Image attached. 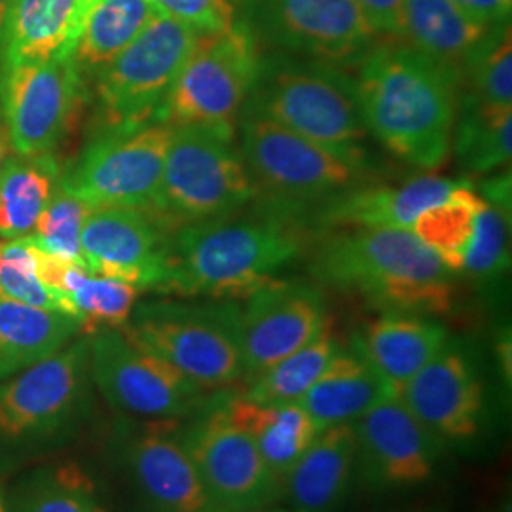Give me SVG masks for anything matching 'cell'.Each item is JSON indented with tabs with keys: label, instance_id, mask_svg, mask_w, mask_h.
<instances>
[{
	"label": "cell",
	"instance_id": "obj_1",
	"mask_svg": "<svg viewBox=\"0 0 512 512\" xmlns=\"http://www.w3.org/2000/svg\"><path fill=\"white\" fill-rule=\"evenodd\" d=\"M355 90L366 129L393 156L425 171L452 156L461 76L410 42H374L357 61Z\"/></svg>",
	"mask_w": 512,
	"mask_h": 512
},
{
	"label": "cell",
	"instance_id": "obj_2",
	"mask_svg": "<svg viewBox=\"0 0 512 512\" xmlns=\"http://www.w3.org/2000/svg\"><path fill=\"white\" fill-rule=\"evenodd\" d=\"M308 226L266 202L249 217H222L179 226L169 236L158 293L239 300L275 279L306 249Z\"/></svg>",
	"mask_w": 512,
	"mask_h": 512
},
{
	"label": "cell",
	"instance_id": "obj_3",
	"mask_svg": "<svg viewBox=\"0 0 512 512\" xmlns=\"http://www.w3.org/2000/svg\"><path fill=\"white\" fill-rule=\"evenodd\" d=\"M321 285L359 294L382 310L444 315L454 306L452 272L410 230H336L311 258Z\"/></svg>",
	"mask_w": 512,
	"mask_h": 512
},
{
	"label": "cell",
	"instance_id": "obj_4",
	"mask_svg": "<svg viewBox=\"0 0 512 512\" xmlns=\"http://www.w3.org/2000/svg\"><path fill=\"white\" fill-rule=\"evenodd\" d=\"M283 128L357 162H366L368 129L355 80L340 65L287 55L262 57L245 105Z\"/></svg>",
	"mask_w": 512,
	"mask_h": 512
},
{
	"label": "cell",
	"instance_id": "obj_5",
	"mask_svg": "<svg viewBox=\"0 0 512 512\" xmlns=\"http://www.w3.org/2000/svg\"><path fill=\"white\" fill-rule=\"evenodd\" d=\"M120 330L203 391L245 380L238 302H145Z\"/></svg>",
	"mask_w": 512,
	"mask_h": 512
},
{
	"label": "cell",
	"instance_id": "obj_6",
	"mask_svg": "<svg viewBox=\"0 0 512 512\" xmlns=\"http://www.w3.org/2000/svg\"><path fill=\"white\" fill-rule=\"evenodd\" d=\"M234 131L202 124L173 128L152 211L165 228L230 217L258 198Z\"/></svg>",
	"mask_w": 512,
	"mask_h": 512
},
{
	"label": "cell",
	"instance_id": "obj_7",
	"mask_svg": "<svg viewBox=\"0 0 512 512\" xmlns=\"http://www.w3.org/2000/svg\"><path fill=\"white\" fill-rule=\"evenodd\" d=\"M239 152L258 194L300 219L311 207L370 179L368 162L340 156L249 110L239 116Z\"/></svg>",
	"mask_w": 512,
	"mask_h": 512
},
{
	"label": "cell",
	"instance_id": "obj_8",
	"mask_svg": "<svg viewBox=\"0 0 512 512\" xmlns=\"http://www.w3.org/2000/svg\"><path fill=\"white\" fill-rule=\"evenodd\" d=\"M262 54L251 31L236 21L224 33L198 35L160 120L177 126H228L245 109L255 88Z\"/></svg>",
	"mask_w": 512,
	"mask_h": 512
},
{
	"label": "cell",
	"instance_id": "obj_9",
	"mask_svg": "<svg viewBox=\"0 0 512 512\" xmlns=\"http://www.w3.org/2000/svg\"><path fill=\"white\" fill-rule=\"evenodd\" d=\"M173 128L160 120L116 126L90 143L59 186L92 209H139L152 215Z\"/></svg>",
	"mask_w": 512,
	"mask_h": 512
},
{
	"label": "cell",
	"instance_id": "obj_10",
	"mask_svg": "<svg viewBox=\"0 0 512 512\" xmlns=\"http://www.w3.org/2000/svg\"><path fill=\"white\" fill-rule=\"evenodd\" d=\"M196 37L190 27L158 14L126 50L105 65L97 73L105 128L160 120Z\"/></svg>",
	"mask_w": 512,
	"mask_h": 512
},
{
	"label": "cell",
	"instance_id": "obj_11",
	"mask_svg": "<svg viewBox=\"0 0 512 512\" xmlns=\"http://www.w3.org/2000/svg\"><path fill=\"white\" fill-rule=\"evenodd\" d=\"M183 440L213 509L256 511L285 497L283 482L272 473L251 437L226 416L215 395L184 427Z\"/></svg>",
	"mask_w": 512,
	"mask_h": 512
},
{
	"label": "cell",
	"instance_id": "obj_12",
	"mask_svg": "<svg viewBox=\"0 0 512 512\" xmlns=\"http://www.w3.org/2000/svg\"><path fill=\"white\" fill-rule=\"evenodd\" d=\"M256 42L334 65L357 63L376 42L355 0H239Z\"/></svg>",
	"mask_w": 512,
	"mask_h": 512
},
{
	"label": "cell",
	"instance_id": "obj_13",
	"mask_svg": "<svg viewBox=\"0 0 512 512\" xmlns=\"http://www.w3.org/2000/svg\"><path fill=\"white\" fill-rule=\"evenodd\" d=\"M90 372L110 406L141 420L190 418L207 403L202 387L131 344L122 330L90 336Z\"/></svg>",
	"mask_w": 512,
	"mask_h": 512
},
{
	"label": "cell",
	"instance_id": "obj_14",
	"mask_svg": "<svg viewBox=\"0 0 512 512\" xmlns=\"http://www.w3.org/2000/svg\"><path fill=\"white\" fill-rule=\"evenodd\" d=\"M73 55L6 65L0 101L10 147L18 156L52 154L73 128L84 99Z\"/></svg>",
	"mask_w": 512,
	"mask_h": 512
},
{
	"label": "cell",
	"instance_id": "obj_15",
	"mask_svg": "<svg viewBox=\"0 0 512 512\" xmlns=\"http://www.w3.org/2000/svg\"><path fill=\"white\" fill-rule=\"evenodd\" d=\"M90 372V336L0 384V437L31 440L59 431L82 406Z\"/></svg>",
	"mask_w": 512,
	"mask_h": 512
},
{
	"label": "cell",
	"instance_id": "obj_16",
	"mask_svg": "<svg viewBox=\"0 0 512 512\" xmlns=\"http://www.w3.org/2000/svg\"><path fill=\"white\" fill-rule=\"evenodd\" d=\"M357 475L376 492H397L429 482L444 452L399 397H387L353 423Z\"/></svg>",
	"mask_w": 512,
	"mask_h": 512
},
{
	"label": "cell",
	"instance_id": "obj_17",
	"mask_svg": "<svg viewBox=\"0 0 512 512\" xmlns=\"http://www.w3.org/2000/svg\"><path fill=\"white\" fill-rule=\"evenodd\" d=\"M239 306L245 380L310 344L329 325L319 287L304 281L272 279Z\"/></svg>",
	"mask_w": 512,
	"mask_h": 512
},
{
	"label": "cell",
	"instance_id": "obj_18",
	"mask_svg": "<svg viewBox=\"0 0 512 512\" xmlns=\"http://www.w3.org/2000/svg\"><path fill=\"white\" fill-rule=\"evenodd\" d=\"M397 397L444 446L467 444L480 435L484 385L459 340H448Z\"/></svg>",
	"mask_w": 512,
	"mask_h": 512
},
{
	"label": "cell",
	"instance_id": "obj_19",
	"mask_svg": "<svg viewBox=\"0 0 512 512\" xmlns=\"http://www.w3.org/2000/svg\"><path fill=\"white\" fill-rule=\"evenodd\" d=\"M167 228L139 209H93L80 234L82 256L92 274L158 291L167 256Z\"/></svg>",
	"mask_w": 512,
	"mask_h": 512
},
{
	"label": "cell",
	"instance_id": "obj_20",
	"mask_svg": "<svg viewBox=\"0 0 512 512\" xmlns=\"http://www.w3.org/2000/svg\"><path fill=\"white\" fill-rule=\"evenodd\" d=\"M129 475L156 512H205L213 505L183 440L179 420H145L124 446Z\"/></svg>",
	"mask_w": 512,
	"mask_h": 512
},
{
	"label": "cell",
	"instance_id": "obj_21",
	"mask_svg": "<svg viewBox=\"0 0 512 512\" xmlns=\"http://www.w3.org/2000/svg\"><path fill=\"white\" fill-rule=\"evenodd\" d=\"M459 181L435 175L401 184L363 183L315 205L304 213L306 226L317 230L399 228L410 230L421 211L446 200Z\"/></svg>",
	"mask_w": 512,
	"mask_h": 512
},
{
	"label": "cell",
	"instance_id": "obj_22",
	"mask_svg": "<svg viewBox=\"0 0 512 512\" xmlns=\"http://www.w3.org/2000/svg\"><path fill=\"white\" fill-rule=\"evenodd\" d=\"M448 340L446 327L431 315L385 310L353 336L351 348L376 370L393 395H399Z\"/></svg>",
	"mask_w": 512,
	"mask_h": 512
},
{
	"label": "cell",
	"instance_id": "obj_23",
	"mask_svg": "<svg viewBox=\"0 0 512 512\" xmlns=\"http://www.w3.org/2000/svg\"><path fill=\"white\" fill-rule=\"evenodd\" d=\"M357 476L353 423L321 431L285 478L294 512H344Z\"/></svg>",
	"mask_w": 512,
	"mask_h": 512
},
{
	"label": "cell",
	"instance_id": "obj_24",
	"mask_svg": "<svg viewBox=\"0 0 512 512\" xmlns=\"http://www.w3.org/2000/svg\"><path fill=\"white\" fill-rule=\"evenodd\" d=\"M99 0H12L2 29L6 65L73 55Z\"/></svg>",
	"mask_w": 512,
	"mask_h": 512
},
{
	"label": "cell",
	"instance_id": "obj_25",
	"mask_svg": "<svg viewBox=\"0 0 512 512\" xmlns=\"http://www.w3.org/2000/svg\"><path fill=\"white\" fill-rule=\"evenodd\" d=\"M215 401L251 437L281 482L319 435L315 423L298 404H260L232 391H219Z\"/></svg>",
	"mask_w": 512,
	"mask_h": 512
},
{
	"label": "cell",
	"instance_id": "obj_26",
	"mask_svg": "<svg viewBox=\"0 0 512 512\" xmlns=\"http://www.w3.org/2000/svg\"><path fill=\"white\" fill-rule=\"evenodd\" d=\"M391 393L376 370L355 349H340L298 406L321 431L355 423Z\"/></svg>",
	"mask_w": 512,
	"mask_h": 512
},
{
	"label": "cell",
	"instance_id": "obj_27",
	"mask_svg": "<svg viewBox=\"0 0 512 512\" xmlns=\"http://www.w3.org/2000/svg\"><path fill=\"white\" fill-rule=\"evenodd\" d=\"M80 334L82 323L73 315L0 294V380L52 357Z\"/></svg>",
	"mask_w": 512,
	"mask_h": 512
},
{
	"label": "cell",
	"instance_id": "obj_28",
	"mask_svg": "<svg viewBox=\"0 0 512 512\" xmlns=\"http://www.w3.org/2000/svg\"><path fill=\"white\" fill-rule=\"evenodd\" d=\"M492 27L465 16L452 0H404L403 38L459 76Z\"/></svg>",
	"mask_w": 512,
	"mask_h": 512
},
{
	"label": "cell",
	"instance_id": "obj_29",
	"mask_svg": "<svg viewBox=\"0 0 512 512\" xmlns=\"http://www.w3.org/2000/svg\"><path fill=\"white\" fill-rule=\"evenodd\" d=\"M59 179L52 154L14 156L4 162L0 169V239L33 236Z\"/></svg>",
	"mask_w": 512,
	"mask_h": 512
},
{
	"label": "cell",
	"instance_id": "obj_30",
	"mask_svg": "<svg viewBox=\"0 0 512 512\" xmlns=\"http://www.w3.org/2000/svg\"><path fill=\"white\" fill-rule=\"evenodd\" d=\"M482 207L484 200L475 188L459 181L446 200L421 211L410 232L439 256L448 272L459 274Z\"/></svg>",
	"mask_w": 512,
	"mask_h": 512
},
{
	"label": "cell",
	"instance_id": "obj_31",
	"mask_svg": "<svg viewBox=\"0 0 512 512\" xmlns=\"http://www.w3.org/2000/svg\"><path fill=\"white\" fill-rule=\"evenodd\" d=\"M156 16L158 12L152 0H99L74 50L76 65L99 73L126 50Z\"/></svg>",
	"mask_w": 512,
	"mask_h": 512
},
{
	"label": "cell",
	"instance_id": "obj_32",
	"mask_svg": "<svg viewBox=\"0 0 512 512\" xmlns=\"http://www.w3.org/2000/svg\"><path fill=\"white\" fill-rule=\"evenodd\" d=\"M512 110L459 103L452 152L467 175H492L511 162Z\"/></svg>",
	"mask_w": 512,
	"mask_h": 512
},
{
	"label": "cell",
	"instance_id": "obj_33",
	"mask_svg": "<svg viewBox=\"0 0 512 512\" xmlns=\"http://www.w3.org/2000/svg\"><path fill=\"white\" fill-rule=\"evenodd\" d=\"M340 349L327 325L310 344L260 372L249 382L243 395L260 404H298Z\"/></svg>",
	"mask_w": 512,
	"mask_h": 512
},
{
	"label": "cell",
	"instance_id": "obj_34",
	"mask_svg": "<svg viewBox=\"0 0 512 512\" xmlns=\"http://www.w3.org/2000/svg\"><path fill=\"white\" fill-rule=\"evenodd\" d=\"M459 103L512 110L511 21L494 25L461 73Z\"/></svg>",
	"mask_w": 512,
	"mask_h": 512
},
{
	"label": "cell",
	"instance_id": "obj_35",
	"mask_svg": "<svg viewBox=\"0 0 512 512\" xmlns=\"http://www.w3.org/2000/svg\"><path fill=\"white\" fill-rule=\"evenodd\" d=\"M14 512H107L88 475L76 465L38 473L19 494Z\"/></svg>",
	"mask_w": 512,
	"mask_h": 512
},
{
	"label": "cell",
	"instance_id": "obj_36",
	"mask_svg": "<svg viewBox=\"0 0 512 512\" xmlns=\"http://www.w3.org/2000/svg\"><path fill=\"white\" fill-rule=\"evenodd\" d=\"M92 211V207H88L78 198L67 194L61 186H57L52 200L38 219L33 236L23 239L46 255L88 270L82 256L80 234H82L84 222Z\"/></svg>",
	"mask_w": 512,
	"mask_h": 512
},
{
	"label": "cell",
	"instance_id": "obj_37",
	"mask_svg": "<svg viewBox=\"0 0 512 512\" xmlns=\"http://www.w3.org/2000/svg\"><path fill=\"white\" fill-rule=\"evenodd\" d=\"M0 294L21 304L73 315L65 296L40 279L37 253L23 238L0 241Z\"/></svg>",
	"mask_w": 512,
	"mask_h": 512
},
{
	"label": "cell",
	"instance_id": "obj_38",
	"mask_svg": "<svg viewBox=\"0 0 512 512\" xmlns=\"http://www.w3.org/2000/svg\"><path fill=\"white\" fill-rule=\"evenodd\" d=\"M509 224L511 211L484 202L461 272L478 279H492L503 274L511 264Z\"/></svg>",
	"mask_w": 512,
	"mask_h": 512
},
{
	"label": "cell",
	"instance_id": "obj_39",
	"mask_svg": "<svg viewBox=\"0 0 512 512\" xmlns=\"http://www.w3.org/2000/svg\"><path fill=\"white\" fill-rule=\"evenodd\" d=\"M156 12L190 27L196 35L224 33L236 23L230 0H152Z\"/></svg>",
	"mask_w": 512,
	"mask_h": 512
},
{
	"label": "cell",
	"instance_id": "obj_40",
	"mask_svg": "<svg viewBox=\"0 0 512 512\" xmlns=\"http://www.w3.org/2000/svg\"><path fill=\"white\" fill-rule=\"evenodd\" d=\"M376 35L403 38L404 0H355Z\"/></svg>",
	"mask_w": 512,
	"mask_h": 512
},
{
	"label": "cell",
	"instance_id": "obj_41",
	"mask_svg": "<svg viewBox=\"0 0 512 512\" xmlns=\"http://www.w3.org/2000/svg\"><path fill=\"white\" fill-rule=\"evenodd\" d=\"M452 2L465 16L486 27L507 23L511 19L512 0H452Z\"/></svg>",
	"mask_w": 512,
	"mask_h": 512
},
{
	"label": "cell",
	"instance_id": "obj_42",
	"mask_svg": "<svg viewBox=\"0 0 512 512\" xmlns=\"http://www.w3.org/2000/svg\"><path fill=\"white\" fill-rule=\"evenodd\" d=\"M480 198L484 202L497 205L505 211H511V173L492 177L490 181H484L480 186Z\"/></svg>",
	"mask_w": 512,
	"mask_h": 512
},
{
	"label": "cell",
	"instance_id": "obj_43",
	"mask_svg": "<svg viewBox=\"0 0 512 512\" xmlns=\"http://www.w3.org/2000/svg\"><path fill=\"white\" fill-rule=\"evenodd\" d=\"M8 147H10V141H8V133H6L4 124H0V169H2L4 162L8 160Z\"/></svg>",
	"mask_w": 512,
	"mask_h": 512
},
{
	"label": "cell",
	"instance_id": "obj_44",
	"mask_svg": "<svg viewBox=\"0 0 512 512\" xmlns=\"http://www.w3.org/2000/svg\"><path fill=\"white\" fill-rule=\"evenodd\" d=\"M10 2L12 0H0V37H2V29H4V23H6L8 10H10Z\"/></svg>",
	"mask_w": 512,
	"mask_h": 512
},
{
	"label": "cell",
	"instance_id": "obj_45",
	"mask_svg": "<svg viewBox=\"0 0 512 512\" xmlns=\"http://www.w3.org/2000/svg\"><path fill=\"white\" fill-rule=\"evenodd\" d=\"M249 512H287V511H281V509H274V507H264V509H256V511H249Z\"/></svg>",
	"mask_w": 512,
	"mask_h": 512
},
{
	"label": "cell",
	"instance_id": "obj_46",
	"mask_svg": "<svg viewBox=\"0 0 512 512\" xmlns=\"http://www.w3.org/2000/svg\"><path fill=\"white\" fill-rule=\"evenodd\" d=\"M0 512H12L8 509V505H6V501H4L2 495H0Z\"/></svg>",
	"mask_w": 512,
	"mask_h": 512
},
{
	"label": "cell",
	"instance_id": "obj_47",
	"mask_svg": "<svg viewBox=\"0 0 512 512\" xmlns=\"http://www.w3.org/2000/svg\"><path fill=\"white\" fill-rule=\"evenodd\" d=\"M205 512H222V511H217V509H211V511H205Z\"/></svg>",
	"mask_w": 512,
	"mask_h": 512
}]
</instances>
